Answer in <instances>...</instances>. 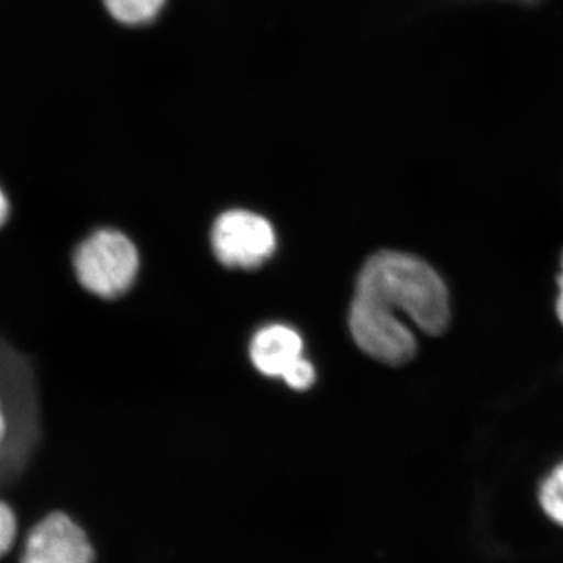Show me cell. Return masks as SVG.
<instances>
[{"instance_id":"1","label":"cell","mask_w":563,"mask_h":563,"mask_svg":"<svg viewBox=\"0 0 563 563\" xmlns=\"http://www.w3.org/2000/svg\"><path fill=\"white\" fill-rule=\"evenodd\" d=\"M442 335L450 328L451 296L442 276L420 257L383 251L363 266L351 306L350 325L365 354L387 365H406L417 355L412 329Z\"/></svg>"},{"instance_id":"2","label":"cell","mask_w":563,"mask_h":563,"mask_svg":"<svg viewBox=\"0 0 563 563\" xmlns=\"http://www.w3.org/2000/svg\"><path fill=\"white\" fill-rule=\"evenodd\" d=\"M41 439V401L33 363L0 339V493L20 483Z\"/></svg>"},{"instance_id":"3","label":"cell","mask_w":563,"mask_h":563,"mask_svg":"<svg viewBox=\"0 0 563 563\" xmlns=\"http://www.w3.org/2000/svg\"><path fill=\"white\" fill-rule=\"evenodd\" d=\"M70 266L77 284L85 291L103 301H114L135 284L140 255L125 233L101 228L85 235L74 246Z\"/></svg>"},{"instance_id":"4","label":"cell","mask_w":563,"mask_h":563,"mask_svg":"<svg viewBox=\"0 0 563 563\" xmlns=\"http://www.w3.org/2000/svg\"><path fill=\"white\" fill-rule=\"evenodd\" d=\"M211 244L222 265L254 269L272 257L276 250V233L258 214L244 210L225 211L214 222Z\"/></svg>"},{"instance_id":"5","label":"cell","mask_w":563,"mask_h":563,"mask_svg":"<svg viewBox=\"0 0 563 563\" xmlns=\"http://www.w3.org/2000/svg\"><path fill=\"white\" fill-rule=\"evenodd\" d=\"M87 531L70 515L52 512L33 526L25 540L21 563H95Z\"/></svg>"},{"instance_id":"6","label":"cell","mask_w":563,"mask_h":563,"mask_svg":"<svg viewBox=\"0 0 563 563\" xmlns=\"http://www.w3.org/2000/svg\"><path fill=\"white\" fill-rule=\"evenodd\" d=\"M302 357V339L288 325L273 324L257 332L251 343V358L258 372L282 377Z\"/></svg>"},{"instance_id":"7","label":"cell","mask_w":563,"mask_h":563,"mask_svg":"<svg viewBox=\"0 0 563 563\" xmlns=\"http://www.w3.org/2000/svg\"><path fill=\"white\" fill-rule=\"evenodd\" d=\"M111 20L125 27H147L165 11L168 0H102Z\"/></svg>"},{"instance_id":"8","label":"cell","mask_w":563,"mask_h":563,"mask_svg":"<svg viewBox=\"0 0 563 563\" xmlns=\"http://www.w3.org/2000/svg\"><path fill=\"white\" fill-rule=\"evenodd\" d=\"M539 503L543 514L563 528V461L553 466L540 483Z\"/></svg>"},{"instance_id":"9","label":"cell","mask_w":563,"mask_h":563,"mask_svg":"<svg viewBox=\"0 0 563 563\" xmlns=\"http://www.w3.org/2000/svg\"><path fill=\"white\" fill-rule=\"evenodd\" d=\"M18 536V517L9 503L0 499V559L5 558Z\"/></svg>"},{"instance_id":"10","label":"cell","mask_w":563,"mask_h":563,"mask_svg":"<svg viewBox=\"0 0 563 563\" xmlns=\"http://www.w3.org/2000/svg\"><path fill=\"white\" fill-rule=\"evenodd\" d=\"M282 379L290 385L291 388H295V390H307V388L312 387L314 383V368L312 363L306 361L303 357L299 358V361L292 363L290 368L287 369V373L282 376Z\"/></svg>"},{"instance_id":"11","label":"cell","mask_w":563,"mask_h":563,"mask_svg":"<svg viewBox=\"0 0 563 563\" xmlns=\"http://www.w3.org/2000/svg\"><path fill=\"white\" fill-rule=\"evenodd\" d=\"M11 214H13V203H11L9 191L0 181V231L9 224Z\"/></svg>"},{"instance_id":"12","label":"cell","mask_w":563,"mask_h":563,"mask_svg":"<svg viewBox=\"0 0 563 563\" xmlns=\"http://www.w3.org/2000/svg\"><path fill=\"white\" fill-rule=\"evenodd\" d=\"M558 301H555V313H558L559 321L563 325V252L561 258V273L558 276Z\"/></svg>"},{"instance_id":"13","label":"cell","mask_w":563,"mask_h":563,"mask_svg":"<svg viewBox=\"0 0 563 563\" xmlns=\"http://www.w3.org/2000/svg\"><path fill=\"white\" fill-rule=\"evenodd\" d=\"M510 2L533 3L537 2V0H510Z\"/></svg>"}]
</instances>
